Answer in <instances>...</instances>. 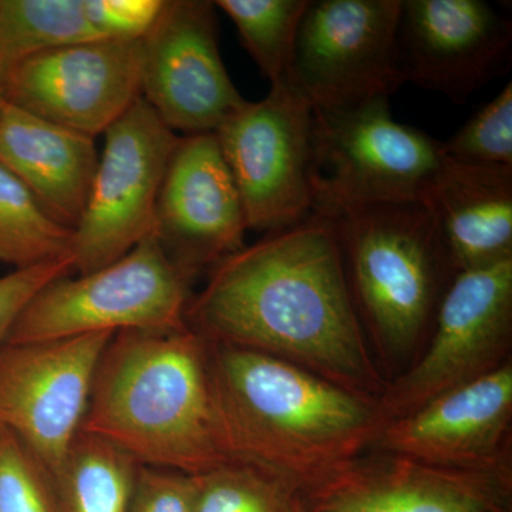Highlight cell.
I'll list each match as a JSON object with an SVG mask.
<instances>
[{
	"label": "cell",
	"mask_w": 512,
	"mask_h": 512,
	"mask_svg": "<svg viewBox=\"0 0 512 512\" xmlns=\"http://www.w3.org/2000/svg\"><path fill=\"white\" fill-rule=\"evenodd\" d=\"M187 323L208 342L278 357L350 392L380 399L387 387L325 215L268 232L215 265Z\"/></svg>",
	"instance_id": "obj_1"
},
{
	"label": "cell",
	"mask_w": 512,
	"mask_h": 512,
	"mask_svg": "<svg viewBox=\"0 0 512 512\" xmlns=\"http://www.w3.org/2000/svg\"><path fill=\"white\" fill-rule=\"evenodd\" d=\"M208 343L215 413L229 460L271 474L299 497L363 456L386 424L376 397L278 357Z\"/></svg>",
	"instance_id": "obj_2"
},
{
	"label": "cell",
	"mask_w": 512,
	"mask_h": 512,
	"mask_svg": "<svg viewBox=\"0 0 512 512\" xmlns=\"http://www.w3.org/2000/svg\"><path fill=\"white\" fill-rule=\"evenodd\" d=\"M82 431L141 466L201 476L229 463L208 340L191 328L116 333L97 367Z\"/></svg>",
	"instance_id": "obj_3"
},
{
	"label": "cell",
	"mask_w": 512,
	"mask_h": 512,
	"mask_svg": "<svg viewBox=\"0 0 512 512\" xmlns=\"http://www.w3.org/2000/svg\"><path fill=\"white\" fill-rule=\"evenodd\" d=\"M360 322L379 348L403 355L433 326L457 275L426 202L356 208L332 218Z\"/></svg>",
	"instance_id": "obj_4"
},
{
	"label": "cell",
	"mask_w": 512,
	"mask_h": 512,
	"mask_svg": "<svg viewBox=\"0 0 512 512\" xmlns=\"http://www.w3.org/2000/svg\"><path fill=\"white\" fill-rule=\"evenodd\" d=\"M443 143L393 119L389 99L313 109V214L426 202Z\"/></svg>",
	"instance_id": "obj_5"
},
{
	"label": "cell",
	"mask_w": 512,
	"mask_h": 512,
	"mask_svg": "<svg viewBox=\"0 0 512 512\" xmlns=\"http://www.w3.org/2000/svg\"><path fill=\"white\" fill-rule=\"evenodd\" d=\"M191 281L150 235L104 268L50 282L20 313L5 343L126 330H184L190 328Z\"/></svg>",
	"instance_id": "obj_6"
},
{
	"label": "cell",
	"mask_w": 512,
	"mask_h": 512,
	"mask_svg": "<svg viewBox=\"0 0 512 512\" xmlns=\"http://www.w3.org/2000/svg\"><path fill=\"white\" fill-rule=\"evenodd\" d=\"M215 136L248 229L279 231L313 214V107L288 80L245 101Z\"/></svg>",
	"instance_id": "obj_7"
},
{
	"label": "cell",
	"mask_w": 512,
	"mask_h": 512,
	"mask_svg": "<svg viewBox=\"0 0 512 512\" xmlns=\"http://www.w3.org/2000/svg\"><path fill=\"white\" fill-rule=\"evenodd\" d=\"M104 137L82 217L73 229L77 275L110 265L153 235L158 194L181 136L140 96Z\"/></svg>",
	"instance_id": "obj_8"
},
{
	"label": "cell",
	"mask_w": 512,
	"mask_h": 512,
	"mask_svg": "<svg viewBox=\"0 0 512 512\" xmlns=\"http://www.w3.org/2000/svg\"><path fill=\"white\" fill-rule=\"evenodd\" d=\"M402 0H309L288 82L313 109L389 99L397 67Z\"/></svg>",
	"instance_id": "obj_9"
},
{
	"label": "cell",
	"mask_w": 512,
	"mask_h": 512,
	"mask_svg": "<svg viewBox=\"0 0 512 512\" xmlns=\"http://www.w3.org/2000/svg\"><path fill=\"white\" fill-rule=\"evenodd\" d=\"M511 335L512 259L454 276L429 349L380 396L386 423L510 362Z\"/></svg>",
	"instance_id": "obj_10"
},
{
	"label": "cell",
	"mask_w": 512,
	"mask_h": 512,
	"mask_svg": "<svg viewBox=\"0 0 512 512\" xmlns=\"http://www.w3.org/2000/svg\"><path fill=\"white\" fill-rule=\"evenodd\" d=\"M114 335L0 348V427L28 447L50 478L82 431L97 367Z\"/></svg>",
	"instance_id": "obj_11"
},
{
	"label": "cell",
	"mask_w": 512,
	"mask_h": 512,
	"mask_svg": "<svg viewBox=\"0 0 512 512\" xmlns=\"http://www.w3.org/2000/svg\"><path fill=\"white\" fill-rule=\"evenodd\" d=\"M214 2L164 0L140 40L141 97L184 136L215 133L245 103L225 69Z\"/></svg>",
	"instance_id": "obj_12"
},
{
	"label": "cell",
	"mask_w": 512,
	"mask_h": 512,
	"mask_svg": "<svg viewBox=\"0 0 512 512\" xmlns=\"http://www.w3.org/2000/svg\"><path fill=\"white\" fill-rule=\"evenodd\" d=\"M140 92V40H92L45 50L12 64L3 100L96 138L123 116Z\"/></svg>",
	"instance_id": "obj_13"
},
{
	"label": "cell",
	"mask_w": 512,
	"mask_h": 512,
	"mask_svg": "<svg viewBox=\"0 0 512 512\" xmlns=\"http://www.w3.org/2000/svg\"><path fill=\"white\" fill-rule=\"evenodd\" d=\"M512 23L484 0H402L397 67L403 83L463 104L511 63Z\"/></svg>",
	"instance_id": "obj_14"
},
{
	"label": "cell",
	"mask_w": 512,
	"mask_h": 512,
	"mask_svg": "<svg viewBox=\"0 0 512 512\" xmlns=\"http://www.w3.org/2000/svg\"><path fill=\"white\" fill-rule=\"evenodd\" d=\"M248 225L215 133L181 136L165 171L153 235L194 279L245 247Z\"/></svg>",
	"instance_id": "obj_15"
},
{
	"label": "cell",
	"mask_w": 512,
	"mask_h": 512,
	"mask_svg": "<svg viewBox=\"0 0 512 512\" xmlns=\"http://www.w3.org/2000/svg\"><path fill=\"white\" fill-rule=\"evenodd\" d=\"M512 470H453L377 450L311 493L305 512H510Z\"/></svg>",
	"instance_id": "obj_16"
},
{
	"label": "cell",
	"mask_w": 512,
	"mask_h": 512,
	"mask_svg": "<svg viewBox=\"0 0 512 512\" xmlns=\"http://www.w3.org/2000/svg\"><path fill=\"white\" fill-rule=\"evenodd\" d=\"M512 363L384 424L376 450L453 470L510 467Z\"/></svg>",
	"instance_id": "obj_17"
},
{
	"label": "cell",
	"mask_w": 512,
	"mask_h": 512,
	"mask_svg": "<svg viewBox=\"0 0 512 512\" xmlns=\"http://www.w3.org/2000/svg\"><path fill=\"white\" fill-rule=\"evenodd\" d=\"M94 140L8 101L0 106V164L69 229L79 224L99 163Z\"/></svg>",
	"instance_id": "obj_18"
},
{
	"label": "cell",
	"mask_w": 512,
	"mask_h": 512,
	"mask_svg": "<svg viewBox=\"0 0 512 512\" xmlns=\"http://www.w3.org/2000/svg\"><path fill=\"white\" fill-rule=\"evenodd\" d=\"M426 204L457 274L512 259V167L446 156Z\"/></svg>",
	"instance_id": "obj_19"
},
{
	"label": "cell",
	"mask_w": 512,
	"mask_h": 512,
	"mask_svg": "<svg viewBox=\"0 0 512 512\" xmlns=\"http://www.w3.org/2000/svg\"><path fill=\"white\" fill-rule=\"evenodd\" d=\"M140 466L110 441L80 431L52 477L57 512H128Z\"/></svg>",
	"instance_id": "obj_20"
},
{
	"label": "cell",
	"mask_w": 512,
	"mask_h": 512,
	"mask_svg": "<svg viewBox=\"0 0 512 512\" xmlns=\"http://www.w3.org/2000/svg\"><path fill=\"white\" fill-rule=\"evenodd\" d=\"M101 40L84 0H0V55L6 67L23 57Z\"/></svg>",
	"instance_id": "obj_21"
},
{
	"label": "cell",
	"mask_w": 512,
	"mask_h": 512,
	"mask_svg": "<svg viewBox=\"0 0 512 512\" xmlns=\"http://www.w3.org/2000/svg\"><path fill=\"white\" fill-rule=\"evenodd\" d=\"M73 229L53 220L0 164V262L30 268L72 256Z\"/></svg>",
	"instance_id": "obj_22"
},
{
	"label": "cell",
	"mask_w": 512,
	"mask_h": 512,
	"mask_svg": "<svg viewBox=\"0 0 512 512\" xmlns=\"http://www.w3.org/2000/svg\"><path fill=\"white\" fill-rule=\"evenodd\" d=\"M242 45L271 86L288 80L296 37L309 0H218Z\"/></svg>",
	"instance_id": "obj_23"
},
{
	"label": "cell",
	"mask_w": 512,
	"mask_h": 512,
	"mask_svg": "<svg viewBox=\"0 0 512 512\" xmlns=\"http://www.w3.org/2000/svg\"><path fill=\"white\" fill-rule=\"evenodd\" d=\"M195 512H296L301 497L278 478L229 461L195 476Z\"/></svg>",
	"instance_id": "obj_24"
},
{
	"label": "cell",
	"mask_w": 512,
	"mask_h": 512,
	"mask_svg": "<svg viewBox=\"0 0 512 512\" xmlns=\"http://www.w3.org/2000/svg\"><path fill=\"white\" fill-rule=\"evenodd\" d=\"M441 143L451 160L512 167V83Z\"/></svg>",
	"instance_id": "obj_25"
},
{
	"label": "cell",
	"mask_w": 512,
	"mask_h": 512,
	"mask_svg": "<svg viewBox=\"0 0 512 512\" xmlns=\"http://www.w3.org/2000/svg\"><path fill=\"white\" fill-rule=\"evenodd\" d=\"M0 512H57L52 478L8 429L0 427Z\"/></svg>",
	"instance_id": "obj_26"
},
{
	"label": "cell",
	"mask_w": 512,
	"mask_h": 512,
	"mask_svg": "<svg viewBox=\"0 0 512 512\" xmlns=\"http://www.w3.org/2000/svg\"><path fill=\"white\" fill-rule=\"evenodd\" d=\"M195 476L140 466L128 512H195Z\"/></svg>",
	"instance_id": "obj_27"
},
{
	"label": "cell",
	"mask_w": 512,
	"mask_h": 512,
	"mask_svg": "<svg viewBox=\"0 0 512 512\" xmlns=\"http://www.w3.org/2000/svg\"><path fill=\"white\" fill-rule=\"evenodd\" d=\"M164 0H84L87 18L100 39L141 40L150 32Z\"/></svg>",
	"instance_id": "obj_28"
},
{
	"label": "cell",
	"mask_w": 512,
	"mask_h": 512,
	"mask_svg": "<svg viewBox=\"0 0 512 512\" xmlns=\"http://www.w3.org/2000/svg\"><path fill=\"white\" fill-rule=\"evenodd\" d=\"M74 272L73 256L25 269H13L0 278V348L23 309L50 282Z\"/></svg>",
	"instance_id": "obj_29"
},
{
	"label": "cell",
	"mask_w": 512,
	"mask_h": 512,
	"mask_svg": "<svg viewBox=\"0 0 512 512\" xmlns=\"http://www.w3.org/2000/svg\"><path fill=\"white\" fill-rule=\"evenodd\" d=\"M6 73H8V67H6L2 56H0V106H2L3 103V84H5Z\"/></svg>",
	"instance_id": "obj_30"
},
{
	"label": "cell",
	"mask_w": 512,
	"mask_h": 512,
	"mask_svg": "<svg viewBox=\"0 0 512 512\" xmlns=\"http://www.w3.org/2000/svg\"><path fill=\"white\" fill-rule=\"evenodd\" d=\"M296 512H305V510H303L302 501H299V505L298 508H296Z\"/></svg>",
	"instance_id": "obj_31"
}]
</instances>
